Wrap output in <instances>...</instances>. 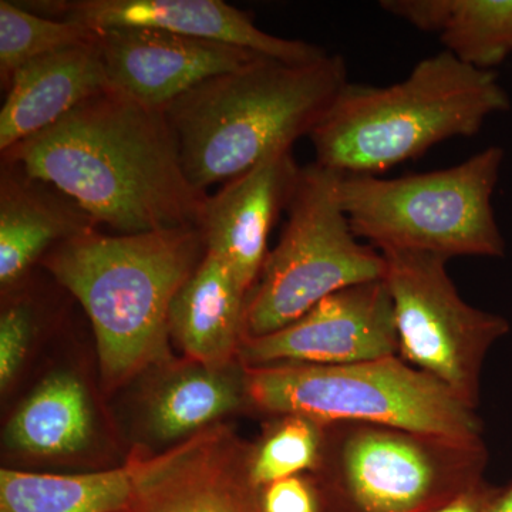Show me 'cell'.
Here are the masks:
<instances>
[{
    "label": "cell",
    "instance_id": "6",
    "mask_svg": "<svg viewBox=\"0 0 512 512\" xmlns=\"http://www.w3.org/2000/svg\"><path fill=\"white\" fill-rule=\"evenodd\" d=\"M244 369L247 402L269 416L303 414L329 424H375L444 439L484 440L476 407L400 356L353 365Z\"/></svg>",
    "mask_w": 512,
    "mask_h": 512
},
{
    "label": "cell",
    "instance_id": "13",
    "mask_svg": "<svg viewBox=\"0 0 512 512\" xmlns=\"http://www.w3.org/2000/svg\"><path fill=\"white\" fill-rule=\"evenodd\" d=\"M53 18L94 32L121 26L168 30L285 62H313L328 55L303 40L264 32L251 16L224 0H53Z\"/></svg>",
    "mask_w": 512,
    "mask_h": 512
},
{
    "label": "cell",
    "instance_id": "24",
    "mask_svg": "<svg viewBox=\"0 0 512 512\" xmlns=\"http://www.w3.org/2000/svg\"><path fill=\"white\" fill-rule=\"evenodd\" d=\"M35 328V315L29 301L19 299L0 318V386L5 390L25 362Z\"/></svg>",
    "mask_w": 512,
    "mask_h": 512
},
{
    "label": "cell",
    "instance_id": "9",
    "mask_svg": "<svg viewBox=\"0 0 512 512\" xmlns=\"http://www.w3.org/2000/svg\"><path fill=\"white\" fill-rule=\"evenodd\" d=\"M382 254L399 356L477 409L485 357L510 332V323L461 298L448 275V259L419 252Z\"/></svg>",
    "mask_w": 512,
    "mask_h": 512
},
{
    "label": "cell",
    "instance_id": "25",
    "mask_svg": "<svg viewBox=\"0 0 512 512\" xmlns=\"http://www.w3.org/2000/svg\"><path fill=\"white\" fill-rule=\"evenodd\" d=\"M264 512H328L315 473L299 474L259 488Z\"/></svg>",
    "mask_w": 512,
    "mask_h": 512
},
{
    "label": "cell",
    "instance_id": "19",
    "mask_svg": "<svg viewBox=\"0 0 512 512\" xmlns=\"http://www.w3.org/2000/svg\"><path fill=\"white\" fill-rule=\"evenodd\" d=\"M143 453L124 466L97 473L56 476L2 468L0 512H117L136 488Z\"/></svg>",
    "mask_w": 512,
    "mask_h": 512
},
{
    "label": "cell",
    "instance_id": "14",
    "mask_svg": "<svg viewBox=\"0 0 512 512\" xmlns=\"http://www.w3.org/2000/svg\"><path fill=\"white\" fill-rule=\"evenodd\" d=\"M301 168L292 150L276 151L208 195L200 228L205 251L221 258L249 295L268 256V238L286 211Z\"/></svg>",
    "mask_w": 512,
    "mask_h": 512
},
{
    "label": "cell",
    "instance_id": "21",
    "mask_svg": "<svg viewBox=\"0 0 512 512\" xmlns=\"http://www.w3.org/2000/svg\"><path fill=\"white\" fill-rule=\"evenodd\" d=\"M247 400L241 363L222 367L198 365L158 390L150 406V427L158 439L191 437L234 412Z\"/></svg>",
    "mask_w": 512,
    "mask_h": 512
},
{
    "label": "cell",
    "instance_id": "10",
    "mask_svg": "<svg viewBox=\"0 0 512 512\" xmlns=\"http://www.w3.org/2000/svg\"><path fill=\"white\" fill-rule=\"evenodd\" d=\"M399 356L396 319L384 279L332 293L285 328L242 339V366H340Z\"/></svg>",
    "mask_w": 512,
    "mask_h": 512
},
{
    "label": "cell",
    "instance_id": "7",
    "mask_svg": "<svg viewBox=\"0 0 512 512\" xmlns=\"http://www.w3.org/2000/svg\"><path fill=\"white\" fill-rule=\"evenodd\" d=\"M484 440L333 423L316 471L328 512H430L483 483Z\"/></svg>",
    "mask_w": 512,
    "mask_h": 512
},
{
    "label": "cell",
    "instance_id": "2",
    "mask_svg": "<svg viewBox=\"0 0 512 512\" xmlns=\"http://www.w3.org/2000/svg\"><path fill=\"white\" fill-rule=\"evenodd\" d=\"M348 83L345 60L328 53L306 63L258 57L194 87L164 109L188 180L207 192L292 150Z\"/></svg>",
    "mask_w": 512,
    "mask_h": 512
},
{
    "label": "cell",
    "instance_id": "18",
    "mask_svg": "<svg viewBox=\"0 0 512 512\" xmlns=\"http://www.w3.org/2000/svg\"><path fill=\"white\" fill-rule=\"evenodd\" d=\"M383 10L421 32L474 69L493 72L512 55V0H384Z\"/></svg>",
    "mask_w": 512,
    "mask_h": 512
},
{
    "label": "cell",
    "instance_id": "20",
    "mask_svg": "<svg viewBox=\"0 0 512 512\" xmlns=\"http://www.w3.org/2000/svg\"><path fill=\"white\" fill-rule=\"evenodd\" d=\"M92 412L86 389L76 377L57 373L30 394L6 429L8 446L37 457L67 456L86 446Z\"/></svg>",
    "mask_w": 512,
    "mask_h": 512
},
{
    "label": "cell",
    "instance_id": "5",
    "mask_svg": "<svg viewBox=\"0 0 512 512\" xmlns=\"http://www.w3.org/2000/svg\"><path fill=\"white\" fill-rule=\"evenodd\" d=\"M503 160L500 147H488L430 173L342 174L339 198L356 237L377 251L501 258L505 242L491 198Z\"/></svg>",
    "mask_w": 512,
    "mask_h": 512
},
{
    "label": "cell",
    "instance_id": "12",
    "mask_svg": "<svg viewBox=\"0 0 512 512\" xmlns=\"http://www.w3.org/2000/svg\"><path fill=\"white\" fill-rule=\"evenodd\" d=\"M97 35L110 89L160 110L212 77L262 57L241 47L154 28L121 26Z\"/></svg>",
    "mask_w": 512,
    "mask_h": 512
},
{
    "label": "cell",
    "instance_id": "23",
    "mask_svg": "<svg viewBox=\"0 0 512 512\" xmlns=\"http://www.w3.org/2000/svg\"><path fill=\"white\" fill-rule=\"evenodd\" d=\"M96 39L97 32L80 23L45 18L18 2L0 0V84L8 90L26 63Z\"/></svg>",
    "mask_w": 512,
    "mask_h": 512
},
{
    "label": "cell",
    "instance_id": "11",
    "mask_svg": "<svg viewBox=\"0 0 512 512\" xmlns=\"http://www.w3.org/2000/svg\"><path fill=\"white\" fill-rule=\"evenodd\" d=\"M249 446L217 426L143 456L134 493L117 512H264L249 478Z\"/></svg>",
    "mask_w": 512,
    "mask_h": 512
},
{
    "label": "cell",
    "instance_id": "1",
    "mask_svg": "<svg viewBox=\"0 0 512 512\" xmlns=\"http://www.w3.org/2000/svg\"><path fill=\"white\" fill-rule=\"evenodd\" d=\"M0 154L121 235L198 227L208 197L188 180L164 110L113 89Z\"/></svg>",
    "mask_w": 512,
    "mask_h": 512
},
{
    "label": "cell",
    "instance_id": "17",
    "mask_svg": "<svg viewBox=\"0 0 512 512\" xmlns=\"http://www.w3.org/2000/svg\"><path fill=\"white\" fill-rule=\"evenodd\" d=\"M247 298L228 265L205 251L171 305L170 335L197 365H231L244 339Z\"/></svg>",
    "mask_w": 512,
    "mask_h": 512
},
{
    "label": "cell",
    "instance_id": "26",
    "mask_svg": "<svg viewBox=\"0 0 512 512\" xmlns=\"http://www.w3.org/2000/svg\"><path fill=\"white\" fill-rule=\"evenodd\" d=\"M490 490L491 484L484 480L483 483L471 488L467 493L458 495L450 503L441 505V507L430 512H487Z\"/></svg>",
    "mask_w": 512,
    "mask_h": 512
},
{
    "label": "cell",
    "instance_id": "4",
    "mask_svg": "<svg viewBox=\"0 0 512 512\" xmlns=\"http://www.w3.org/2000/svg\"><path fill=\"white\" fill-rule=\"evenodd\" d=\"M508 109L494 72L443 50L420 60L403 82L346 84L309 138L322 167L379 175L450 138L476 136L488 117Z\"/></svg>",
    "mask_w": 512,
    "mask_h": 512
},
{
    "label": "cell",
    "instance_id": "15",
    "mask_svg": "<svg viewBox=\"0 0 512 512\" xmlns=\"http://www.w3.org/2000/svg\"><path fill=\"white\" fill-rule=\"evenodd\" d=\"M99 225L72 198L19 164L0 167V286L16 288L53 248Z\"/></svg>",
    "mask_w": 512,
    "mask_h": 512
},
{
    "label": "cell",
    "instance_id": "27",
    "mask_svg": "<svg viewBox=\"0 0 512 512\" xmlns=\"http://www.w3.org/2000/svg\"><path fill=\"white\" fill-rule=\"evenodd\" d=\"M487 512H512V480L501 487L491 485Z\"/></svg>",
    "mask_w": 512,
    "mask_h": 512
},
{
    "label": "cell",
    "instance_id": "16",
    "mask_svg": "<svg viewBox=\"0 0 512 512\" xmlns=\"http://www.w3.org/2000/svg\"><path fill=\"white\" fill-rule=\"evenodd\" d=\"M107 89L99 35L93 42L26 63L13 76L0 110V153L53 126Z\"/></svg>",
    "mask_w": 512,
    "mask_h": 512
},
{
    "label": "cell",
    "instance_id": "22",
    "mask_svg": "<svg viewBox=\"0 0 512 512\" xmlns=\"http://www.w3.org/2000/svg\"><path fill=\"white\" fill-rule=\"evenodd\" d=\"M274 417L261 439L249 446V478L256 488L282 478L316 473L325 454L329 423L303 414Z\"/></svg>",
    "mask_w": 512,
    "mask_h": 512
},
{
    "label": "cell",
    "instance_id": "3",
    "mask_svg": "<svg viewBox=\"0 0 512 512\" xmlns=\"http://www.w3.org/2000/svg\"><path fill=\"white\" fill-rule=\"evenodd\" d=\"M204 254L198 227L133 235L94 229L42 259L89 316L107 387L165 359L171 305Z\"/></svg>",
    "mask_w": 512,
    "mask_h": 512
},
{
    "label": "cell",
    "instance_id": "8",
    "mask_svg": "<svg viewBox=\"0 0 512 512\" xmlns=\"http://www.w3.org/2000/svg\"><path fill=\"white\" fill-rule=\"evenodd\" d=\"M340 175L318 163L301 168L282 237L245 303L244 339L285 328L332 293L386 276L382 252L360 244L350 227Z\"/></svg>",
    "mask_w": 512,
    "mask_h": 512
}]
</instances>
